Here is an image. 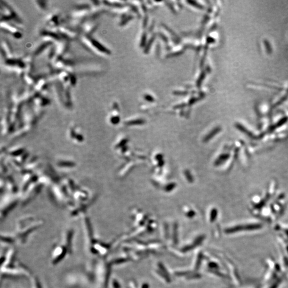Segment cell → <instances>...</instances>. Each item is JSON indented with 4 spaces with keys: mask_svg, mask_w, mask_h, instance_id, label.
<instances>
[{
    "mask_svg": "<svg viewBox=\"0 0 288 288\" xmlns=\"http://www.w3.org/2000/svg\"><path fill=\"white\" fill-rule=\"evenodd\" d=\"M69 253L68 249L63 243L57 244L53 247L51 253V262L53 265H57Z\"/></svg>",
    "mask_w": 288,
    "mask_h": 288,
    "instance_id": "6da1fadb",
    "label": "cell"
},
{
    "mask_svg": "<svg viewBox=\"0 0 288 288\" xmlns=\"http://www.w3.org/2000/svg\"><path fill=\"white\" fill-rule=\"evenodd\" d=\"M74 230H68L64 233L62 239V243L68 249L69 254L73 253V243L74 239Z\"/></svg>",
    "mask_w": 288,
    "mask_h": 288,
    "instance_id": "7a4b0ae2",
    "label": "cell"
},
{
    "mask_svg": "<svg viewBox=\"0 0 288 288\" xmlns=\"http://www.w3.org/2000/svg\"><path fill=\"white\" fill-rule=\"evenodd\" d=\"M1 241L8 244H12L16 243V239L13 234H2L1 235Z\"/></svg>",
    "mask_w": 288,
    "mask_h": 288,
    "instance_id": "3957f363",
    "label": "cell"
},
{
    "mask_svg": "<svg viewBox=\"0 0 288 288\" xmlns=\"http://www.w3.org/2000/svg\"><path fill=\"white\" fill-rule=\"evenodd\" d=\"M32 288H43L39 280L36 276L31 277Z\"/></svg>",
    "mask_w": 288,
    "mask_h": 288,
    "instance_id": "277c9868",
    "label": "cell"
}]
</instances>
